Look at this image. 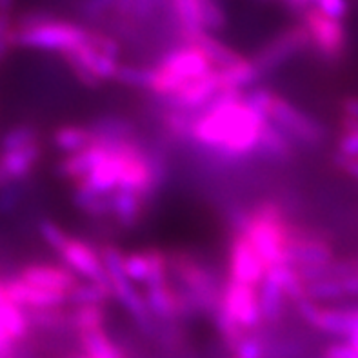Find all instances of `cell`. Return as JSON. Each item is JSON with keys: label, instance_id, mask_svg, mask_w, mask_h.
Listing matches in <instances>:
<instances>
[{"label": "cell", "instance_id": "cell-1", "mask_svg": "<svg viewBox=\"0 0 358 358\" xmlns=\"http://www.w3.org/2000/svg\"><path fill=\"white\" fill-rule=\"evenodd\" d=\"M266 120L245 102L244 93H222L196 111L189 142L218 159L241 160L255 155Z\"/></svg>", "mask_w": 358, "mask_h": 358}, {"label": "cell", "instance_id": "cell-2", "mask_svg": "<svg viewBox=\"0 0 358 358\" xmlns=\"http://www.w3.org/2000/svg\"><path fill=\"white\" fill-rule=\"evenodd\" d=\"M293 222L275 200H262L251 211L241 215L236 231L250 241L266 269L286 264V248Z\"/></svg>", "mask_w": 358, "mask_h": 358}, {"label": "cell", "instance_id": "cell-3", "mask_svg": "<svg viewBox=\"0 0 358 358\" xmlns=\"http://www.w3.org/2000/svg\"><path fill=\"white\" fill-rule=\"evenodd\" d=\"M90 29L66 18L44 13L22 15L13 24V45L44 53L64 55L87 41Z\"/></svg>", "mask_w": 358, "mask_h": 358}, {"label": "cell", "instance_id": "cell-4", "mask_svg": "<svg viewBox=\"0 0 358 358\" xmlns=\"http://www.w3.org/2000/svg\"><path fill=\"white\" fill-rule=\"evenodd\" d=\"M213 69V64L209 62L200 48L193 44H182L168 51L159 64H155L148 91L153 93L157 99L168 102L187 82L204 77Z\"/></svg>", "mask_w": 358, "mask_h": 358}, {"label": "cell", "instance_id": "cell-5", "mask_svg": "<svg viewBox=\"0 0 358 358\" xmlns=\"http://www.w3.org/2000/svg\"><path fill=\"white\" fill-rule=\"evenodd\" d=\"M169 278L186 295L193 309L213 313L220 300V289L213 271L195 255L175 250L168 253Z\"/></svg>", "mask_w": 358, "mask_h": 358}, {"label": "cell", "instance_id": "cell-6", "mask_svg": "<svg viewBox=\"0 0 358 358\" xmlns=\"http://www.w3.org/2000/svg\"><path fill=\"white\" fill-rule=\"evenodd\" d=\"M102 262H104L106 275H108L109 287L113 293V299L122 306L129 317L142 331L151 333L155 329V318L151 317L150 309L144 300V293L138 291V286L127 278L124 271V251L118 250L113 244H104L99 248Z\"/></svg>", "mask_w": 358, "mask_h": 358}, {"label": "cell", "instance_id": "cell-7", "mask_svg": "<svg viewBox=\"0 0 358 358\" xmlns=\"http://www.w3.org/2000/svg\"><path fill=\"white\" fill-rule=\"evenodd\" d=\"M266 118L277 127H280L295 144L317 148L326 138V129L317 118L296 108L293 102H289L275 91L271 93V99H269L268 108H266Z\"/></svg>", "mask_w": 358, "mask_h": 358}, {"label": "cell", "instance_id": "cell-8", "mask_svg": "<svg viewBox=\"0 0 358 358\" xmlns=\"http://www.w3.org/2000/svg\"><path fill=\"white\" fill-rule=\"evenodd\" d=\"M302 26L309 36V48H313L326 62L341 60L348 50V29L344 20L327 17L317 8L309 6L302 11Z\"/></svg>", "mask_w": 358, "mask_h": 358}, {"label": "cell", "instance_id": "cell-9", "mask_svg": "<svg viewBox=\"0 0 358 358\" xmlns=\"http://www.w3.org/2000/svg\"><path fill=\"white\" fill-rule=\"evenodd\" d=\"M295 309L308 326L324 335L345 341L348 336L358 331V304H318L306 296L296 302Z\"/></svg>", "mask_w": 358, "mask_h": 358}, {"label": "cell", "instance_id": "cell-10", "mask_svg": "<svg viewBox=\"0 0 358 358\" xmlns=\"http://www.w3.org/2000/svg\"><path fill=\"white\" fill-rule=\"evenodd\" d=\"M60 57L73 73V77L86 87H99L102 82L115 80L118 66H120L118 59L100 53L90 42V36L86 42L66 51Z\"/></svg>", "mask_w": 358, "mask_h": 358}, {"label": "cell", "instance_id": "cell-11", "mask_svg": "<svg viewBox=\"0 0 358 358\" xmlns=\"http://www.w3.org/2000/svg\"><path fill=\"white\" fill-rule=\"evenodd\" d=\"M309 48V36L306 27L302 24L287 27L278 35H275L268 44H264L257 55H255L253 64L259 69L260 77H266L269 73L277 71L284 64L295 59L296 55L306 51Z\"/></svg>", "mask_w": 358, "mask_h": 358}, {"label": "cell", "instance_id": "cell-12", "mask_svg": "<svg viewBox=\"0 0 358 358\" xmlns=\"http://www.w3.org/2000/svg\"><path fill=\"white\" fill-rule=\"evenodd\" d=\"M218 306L226 311L235 322L241 324L245 331H253L262 324V313L259 304V287L244 282L229 280L220 289Z\"/></svg>", "mask_w": 358, "mask_h": 358}, {"label": "cell", "instance_id": "cell-13", "mask_svg": "<svg viewBox=\"0 0 358 358\" xmlns=\"http://www.w3.org/2000/svg\"><path fill=\"white\" fill-rule=\"evenodd\" d=\"M124 271L136 286H153L169 280L168 253L148 248L124 253Z\"/></svg>", "mask_w": 358, "mask_h": 358}, {"label": "cell", "instance_id": "cell-14", "mask_svg": "<svg viewBox=\"0 0 358 358\" xmlns=\"http://www.w3.org/2000/svg\"><path fill=\"white\" fill-rule=\"evenodd\" d=\"M60 259L64 260V266L71 269L77 278L87 282H99V284H108V275H106L104 262L100 257L99 248H93L86 241L71 236L68 244L60 251Z\"/></svg>", "mask_w": 358, "mask_h": 358}, {"label": "cell", "instance_id": "cell-15", "mask_svg": "<svg viewBox=\"0 0 358 358\" xmlns=\"http://www.w3.org/2000/svg\"><path fill=\"white\" fill-rule=\"evenodd\" d=\"M227 269H229L231 280L244 282L257 287L260 286V282L264 280L268 271L250 241L238 231L233 235L229 251H227Z\"/></svg>", "mask_w": 358, "mask_h": 358}, {"label": "cell", "instance_id": "cell-16", "mask_svg": "<svg viewBox=\"0 0 358 358\" xmlns=\"http://www.w3.org/2000/svg\"><path fill=\"white\" fill-rule=\"evenodd\" d=\"M6 295L13 304L20 306L26 311H42V309H60L68 304V295L57 291L33 286L22 278H4Z\"/></svg>", "mask_w": 358, "mask_h": 358}, {"label": "cell", "instance_id": "cell-17", "mask_svg": "<svg viewBox=\"0 0 358 358\" xmlns=\"http://www.w3.org/2000/svg\"><path fill=\"white\" fill-rule=\"evenodd\" d=\"M42 157L41 142L20 150H0V191L27 180Z\"/></svg>", "mask_w": 358, "mask_h": 358}, {"label": "cell", "instance_id": "cell-18", "mask_svg": "<svg viewBox=\"0 0 358 358\" xmlns=\"http://www.w3.org/2000/svg\"><path fill=\"white\" fill-rule=\"evenodd\" d=\"M222 93V82H220L217 69H213V71H209L204 77L187 82L177 95L168 100V106L182 109V111H189V113H196V111L211 104Z\"/></svg>", "mask_w": 358, "mask_h": 358}, {"label": "cell", "instance_id": "cell-19", "mask_svg": "<svg viewBox=\"0 0 358 358\" xmlns=\"http://www.w3.org/2000/svg\"><path fill=\"white\" fill-rule=\"evenodd\" d=\"M18 277L33 284V286L57 291V293H64V295H68L78 282L77 275L60 264H27L20 269Z\"/></svg>", "mask_w": 358, "mask_h": 358}, {"label": "cell", "instance_id": "cell-20", "mask_svg": "<svg viewBox=\"0 0 358 358\" xmlns=\"http://www.w3.org/2000/svg\"><path fill=\"white\" fill-rule=\"evenodd\" d=\"M145 199L141 193L129 189H115L109 193V218L115 220L118 226L133 227L141 222L145 209Z\"/></svg>", "mask_w": 358, "mask_h": 358}, {"label": "cell", "instance_id": "cell-21", "mask_svg": "<svg viewBox=\"0 0 358 358\" xmlns=\"http://www.w3.org/2000/svg\"><path fill=\"white\" fill-rule=\"evenodd\" d=\"M295 142L273 122L266 120L260 129L259 144L255 155L271 160V162H287L295 155Z\"/></svg>", "mask_w": 358, "mask_h": 358}, {"label": "cell", "instance_id": "cell-22", "mask_svg": "<svg viewBox=\"0 0 358 358\" xmlns=\"http://www.w3.org/2000/svg\"><path fill=\"white\" fill-rule=\"evenodd\" d=\"M217 73L222 82L224 93H244L262 78L259 69L255 68L253 60L245 57H241L226 68L217 69Z\"/></svg>", "mask_w": 358, "mask_h": 358}, {"label": "cell", "instance_id": "cell-23", "mask_svg": "<svg viewBox=\"0 0 358 358\" xmlns=\"http://www.w3.org/2000/svg\"><path fill=\"white\" fill-rule=\"evenodd\" d=\"M51 144L62 155L77 153V151L86 150L91 144H95V135L90 126L64 124V126L55 127V131L51 133Z\"/></svg>", "mask_w": 358, "mask_h": 358}, {"label": "cell", "instance_id": "cell-24", "mask_svg": "<svg viewBox=\"0 0 358 358\" xmlns=\"http://www.w3.org/2000/svg\"><path fill=\"white\" fill-rule=\"evenodd\" d=\"M266 278L275 282L282 289V293L286 295L287 302H291L293 306L306 299V280L289 264H278V266L269 268L266 271Z\"/></svg>", "mask_w": 358, "mask_h": 358}, {"label": "cell", "instance_id": "cell-25", "mask_svg": "<svg viewBox=\"0 0 358 358\" xmlns=\"http://www.w3.org/2000/svg\"><path fill=\"white\" fill-rule=\"evenodd\" d=\"M77 335L87 358H126L124 351L109 338L104 327L87 329V331H80Z\"/></svg>", "mask_w": 358, "mask_h": 358}, {"label": "cell", "instance_id": "cell-26", "mask_svg": "<svg viewBox=\"0 0 358 358\" xmlns=\"http://www.w3.org/2000/svg\"><path fill=\"white\" fill-rule=\"evenodd\" d=\"M259 304L260 313H262V322L275 324L284 317L287 299L275 282L264 277L259 286Z\"/></svg>", "mask_w": 358, "mask_h": 358}, {"label": "cell", "instance_id": "cell-27", "mask_svg": "<svg viewBox=\"0 0 358 358\" xmlns=\"http://www.w3.org/2000/svg\"><path fill=\"white\" fill-rule=\"evenodd\" d=\"M173 18L180 29L182 41L186 36L204 31L202 17H200V0H168Z\"/></svg>", "mask_w": 358, "mask_h": 358}, {"label": "cell", "instance_id": "cell-28", "mask_svg": "<svg viewBox=\"0 0 358 358\" xmlns=\"http://www.w3.org/2000/svg\"><path fill=\"white\" fill-rule=\"evenodd\" d=\"M73 204L78 211L93 218H109V195H102L86 186H73Z\"/></svg>", "mask_w": 358, "mask_h": 358}, {"label": "cell", "instance_id": "cell-29", "mask_svg": "<svg viewBox=\"0 0 358 358\" xmlns=\"http://www.w3.org/2000/svg\"><path fill=\"white\" fill-rule=\"evenodd\" d=\"M0 326L4 327V331L15 342H18L26 338L31 322H29L26 309L13 304L11 300H6V302L0 304Z\"/></svg>", "mask_w": 358, "mask_h": 358}, {"label": "cell", "instance_id": "cell-30", "mask_svg": "<svg viewBox=\"0 0 358 358\" xmlns=\"http://www.w3.org/2000/svg\"><path fill=\"white\" fill-rule=\"evenodd\" d=\"M113 300V293L108 284H99V282L78 280L77 286L68 293V304L82 306V304H108Z\"/></svg>", "mask_w": 358, "mask_h": 358}, {"label": "cell", "instance_id": "cell-31", "mask_svg": "<svg viewBox=\"0 0 358 358\" xmlns=\"http://www.w3.org/2000/svg\"><path fill=\"white\" fill-rule=\"evenodd\" d=\"M106 311L104 304H82L73 306L71 315H68V320L71 327L77 333L87 331V329H96V327H104Z\"/></svg>", "mask_w": 358, "mask_h": 358}, {"label": "cell", "instance_id": "cell-32", "mask_svg": "<svg viewBox=\"0 0 358 358\" xmlns=\"http://www.w3.org/2000/svg\"><path fill=\"white\" fill-rule=\"evenodd\" d=\"M193 118H195V113L182 111V109L168 106V108L164 109L162 117H160V122H162L164 129H166L175 141H189Z\"/></svg>", "mask_w": 358, "mask_h": 358}, {"label": "cell", "instance_id": "cell-33", "mask_svg": "<svg viewBox=\"0 0 358 358\" xmlns=\"http://www.w3.org/2000/svg\"><path fill=\"white\" fill-rule=\"evenodd\" d=\"M211 317H213V322L215 326H217L218 335H220L224 344H226L227 348H229V351L233 353L236 345L244 341V336L248 335V331H245L241 324L235 322V320H233V318L229 317V315L220 308V306H217V309L211 313Z\"/></svg>", "mask_w": 358, "mask_h": 358}, {"label": "cell", "instance_id": "cell-34", "mask_svg": "<svg viewBox=\"0 0 358 358\" xmlns=\"http://www.w3.org/2000/svg\"><path fill=\"white\" fill-rule=\"evenodd\" d=\"M151 71L153 66H136V64H120L118 66L117 77L115 82H120L127 87H135V90H150Z\"/></svg>", "mask_w": 358, "mask_h": 358}, {"label": "cell", "instance_id": "cell-35", "mask_svg": "<svg viewBox=\"0 0 358 358\" xmlns=\"http://www.w3.org/2000/svg\"><path fill=\"white\" fill-rule=\"evenodd\" d=\"M41 142V135L33 126H15L9 127L8 131L0 138V150H20L27 145Z\"/></svg>", "mask_w": 358, "mask_h": 358}, {"label": "cell", "instance_id": "cell-36", "mask_svg": "<svg viewBox=\"0 0 358 358\" xmlns=\"http://www.w3.org/2000/svg\"><path fill=\"white\" fill-rule=\"evenodd\" d=\"M200 17H202V27L208 33H220L227 26L226 9L218 0H200Z\"/></svg>", "mask_w": 358, "mask_h": 358}, {"label": "cell", "instance_id": "cell-37", "mask_svg": "<svg viewBox=\"0 0 358 358\" xmlns=\"http://www.w3.org/2000/svg\"><path fill=\"white\" fill-rule=\"evenodd\" d=\"M38 233H41L42 241L55 253H60L64 250V245L68 244V241L71 238V235L64 231V227L60 224H57L55 220H50V218L38 220Z\"/></svg>", "mask_w": 358, "mask_h": 358}, {"label": "cell", "instance_id": "cell-38", "mask_svg": "<svg viewBox=\"0 0 358 358\" xmlns=\"http://www.w3.org/2000/svg\"><path fill=\"white\" fill-rule=\"evenodd\" d=\"M342 133L336 141V155L344 157H358V122L342 118Z\"/></svg>", "mask_w": 358, "mask_h": 358}, {"label": "cell", "instance_id": "cell-39", "mask_svg": "<svg viewBox=\"0 0 358 358\" xmlns=\"http://www.w3.org/2000/svg\"><path fill=\"white\" fill-rule=\"evenodd\" d=\"M233 355H235V358H264L266 357V348L257 336L245 335L244 341L235 348Z\"/></svg>", "mask_w": 358, "mask_h": 358}, {"label": "cell", "instance_id": "cell-40", "mask_svg": "<svg viewBox=\"0 0 358 358\" xmlns=\"http://www.w3.org/2000/svg\"><path fill=\"white\" fill-rule=\"evenodd\" d=\"M311 6L317 8L318 11H322L327 17L338 18V20H344L348 17V11H350L348 0H313Z\"/></svg>", "mask_w": 358, "mask_h": 358}, {"label": "cell", "instance_id": "cell-41", "mask_svg": "<svg viewBox=\"0 0 358 358\" xmlns=\"http://www.w3.org/2000/svg\"><path fill=\"white\" fill-rule=\"evenodd\" d=\"M115 2L117 0H84L82 4V13L87 17H99V15L106 13L115 9Z\"/></svg>", "mask_w": 358, "mask_h": 358}, {"label": "cell", "instance_id": "cell-42", "mask_svg": "<svg viewBox=\"0 0 358 358\" xmlns=\"http://www.w3.org/2000/svg\"><path fill=\"white\" fill-rule=\"evenodd\" d=\"M335 166L341 171H344L348 177L358 182V157H344V155H336Z\"/></svg>", "mask_w": 358, "mask_h": 358}, {"label": "cell", "instance_id": "cell-43", "mask_svg": "<svg viewBox=\"0 0 358 358\" xmlns=\"http://www.w3.org/2000/svg\"><path fill=\"white\" fill-rule=\"evenodd\" d=\"M342 118H350L358 122V96H345L341 104Z\"/></svg>", "mask_w": 358, "mask_h": 358}, {"label": "cell", "instance_id": "cell-44", "mask_svg": "<svg viewBox=\"0 0 358 358\" xmlns=\"http://www.w3.org/2000/svg\"><path fill=\"white\" fill-rule=\"evenodd\" d=\"M15 2L17 0H0V17L11 18V13H13Z\"/></svg>", "mask_w": 358, "mask_h": 358}, {"label": "cell", "instance_id": "cell-45", "mask_svg": "<svg viewBox=\"0 0 358 358\" xmlns=\"http://www.w3.org/2000/svg\"><path fill=\"white\" fill-rule=\"evenodd\" d=\"M15 344H17V342L4 331V327L0 326V348H11V345Z\"/></svg>", "mask_w": 358, "mask_h": 358}, {"label": "cell", "instance_id": "cell-46", "mask_svg": "<svg viewBox=\"0 0 358 358\" xmlns=\"http://www.w3.org/2000/svg\"><path fill=\"white\" fill-rule=\"evenodd\" d=\"M286 2L291 8L299 9V11H304L306 8H309V6L313 4V0H286Z\"/></svg>", "mask_w": 358, "mask_h": 358}, {"label": "cell", "instance_id": "cell-47", "mask_svg": "<svg viewBox=\"0 0 358 358\" xmlns=\"http://www.w3.org/2000/svg\"><path fill=\"white\" fill-rule=\"evenodd\" d=\"M344 342H348V344H350L351 348H353V350L357 351V353H358V331H355L353 335L348 336V338H345Z\"/></svg>", "mask_w": 358, "mask_h": 358}, {"label": "cell", "instance_id": "cell-48", "mask_svg": "<svg viewBox=\"0 0 358 358\" xmlns=\"http://www.w3.org/2000/svg\"><path fill=\"white\" fill-rule=\"evenodd\" d=\"M11 26H13V20H11V18L0 17V31H4V29H8V27Z\"/></svg>", "mask_w": 358, "mask_h": 358}, {"label": "cell", "instance_id": "cell-49", "mask_svg": "<svg viewBox=\"0 0 358 358\" xmlns=\"http://www.w3.org/2000/svg\"><path fill=\"white\" fill-rule=\"evenodd\" d=\"M8 299V295H6V284H4V278H0V304L2 302H6Z\"/></svg>", "mask_w": 358, "mask_h": 358}, {"label": "cell", "instance_id": "cell-50", "mask_svg": "<svg viewBox=\"0 0 358 358\" xmlns=\"http://www.w3.org/2000/svg\"><path fill=\"white\" fill-rule=\"evenodd\" d=\"M86 358H87V357H86Z\"/></svg>", "mask_w": 358, "mask_h": 358}]
</instances>
